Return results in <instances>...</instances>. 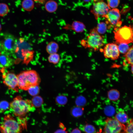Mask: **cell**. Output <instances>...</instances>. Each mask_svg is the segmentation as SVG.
Here are the masks:
<instances>
[{"mask_svg":"<svg viewBox=\"0 0 133 133\" xmlns=\"http://www.w3.org/2000/svg\"><path fill=\"white\" fill-rule=\"evenodd\" d=\"M19 89L27 90L31 87L37 85L40 79L35 70H30L22 72L17 75Z\"/></svg>","mask_w":133,"mask_h":133,"instance_id":"1","label":"cell"},{"mask_svg":"<svg viewBox=\"0 0 133 133\" xmlns=\"http://www.w3.org/2000/svg\"><path fill=\"white\" fill-rule=\"evenodd\" d=\"M10 105V107L14 115L18 117L24 116L28 113L35 109L31 101L23 100L20 96L15 98Z\"/></svg>","mask_w":133,"mask_h":133,"instance_id":"2","label":"cell"},{"mask_svg":"<svg viewBox=\"0 0 133 133\" xmlns=\"http://www.w3.org/2000/svg\"><path fill=\"white\" fill-rule=\"evenodd\" d=\"M81 43L85 47L97 50L103 46L104 41L102 36L95 28L91 30L86 39L82 40Z\"/></svg>","mask_w":133,"mask_h":133,"instance_id":"3","label":"cell"},{"mask_svg":"<svg viewBox=\"0 0 133 133\" xmlns=\"http://www.w3.org/2000/svg\"><path fill=\"white\" fill-rule=\"evenodd\" d=\"M17 41L12 34L8 33L0 34V51L9 55H14Z\"/></svg>","mask_w":133,"mask_h":133,"instance_id":"4","label":"cell"},{"mask_svg":"<svg viewBox=\"0 0 133 133\" xmlns=\"http://www.w3.org/2000/svg\"><path fill=\"white\" fill-rule=\"evenodd\" d=\"M4 121L0 126L1 133H21L23 126L10 115L5 116Z\"/></svg>","mask_w":133,"mask_h":133,"instance_id":"5","label":"cell"},{"mask_svg":"<svg viewBox=\"0 0 133 133\" xmlns=\"http://www.w3.org/2000/svg\"><path fill=\"white\" fill-rule=\"evenodd\" d=\"M115 31L114 38L117 43H133V24L124 26Z\"/></svg>","mask_w":133,"mask_h":133,"instance_id":"6","label":"cell"},{"mask_svg":"<svg viewBox=\"0 0 133 133\" xmlns=\"http://www.w3.org/2000/svg\"><path fill=\"white\" fill-rule=\"evenodd\" d=\"M105 22L110 28L113 27L116 30L121 25V15L119 10L117 8L111 9L104 17Z\"/></svg>","mask_w":133,"mask_h":133,"instance_id":"7","label":"cell"},{"mask_svg":"<svg viewBox=\"0 0 133 133\" xmlns=\"http://www.w3.org/2000/svg\"><path fill=\"white\" fill-rule=\"evenodd\" d=\"M103 133H124L125 126L115 118L108 117L105 120Z\"/></svg>","mask_w":133,"mask_h":133,"instance_id":"8","label":"cell"},{"mask_svg":"<svg viewBox=\"0 0 133 133\" xmlns=\"http://www.w3.org/2000/svg\"><path fill=\"white\" fill-rule=\"evenodd\" d=\"M110 9L107 3L103 0H93L91 12L97 19L100 17H104Z\"/></svg>","mask_w":133,"mask_h":133,"instance_id":"9","label":"cell"},{"mask_svg":"<svg viewBox=\"0 0 133 133\" xmlns=\"http://www.w3.org/2000/svg\"><path fill=\"white\" fill-rule=\"evenodd\" d=\"M1 71L3 73V83L10 89L18 92L19 88L17 76L13 73L5 72L4 69H2Z\"/></svg>","mask_w":133,"mask_h":133,"instance_id":"10","label":"cell"},{"mask_svg":"<svg viewBox=\"0 0 133 133\" xmlns=\"http://www.w3.org/2000/svg\"><path fill=\"white\" fill-rule=\"evenodd\" d=\"M105 57L113 60L117 59L119 56L118 46L116 43H109L106 44L102 50Z\"/></svg>","mask_w":133,"mask_h":133,"instance_id":"11","label":"cell"},{"mask_svg":"<svg viewBox=\"0 0 133 133\" xmlns=\"http://www.w3.org/2000/svg\"><path fill=\"white\" fill-rule=\"evenodd\" d=\"M14 60L8 55L0 52V67L5 69L12 66L14 63Z\"/></svg>","mask_w":133,"mask_h":133,"instance_id":"12","label":"cell"},{"mask_svg":"<svg viewBox=\"0 0 133 133\" xmlns=\"http://www.w3.org/2000/svg\"><path fill=\"white\" fill-rule=\"evenodd\" d=\"M85 28V26L83 23L78 21H73L71 25L67 24L63 27L65 29H72L76 32H82Z\"/></svg>","mask_w":133,"mask_h":133,"instance_id":"13","label":"cell"},{"mask_svg":"<svg viewBox=\"0 0 133 133\" xmlns=\"http://www.w3.org/2000/svg\"><path fill=\"white\" fill-rule=\"evenodd\" d=\"M59 48V45L56 42L52 41L49 43L47 45L46 50L49 54L57 53Z\"/></svg>","mask_w":133,"mask_h":133,"instance_id":"14","label":"cell"},{"mask_svg":"<svg viewBox=\"0 0 133 133\" xmlns=\"http://www.w3.org/2000/svg\"><path fill=\"white\" fill-rule=\"evenodd\" d=\"M58 8L57 3L52 0H50L48 1L45 5L46 10L48 12L52 13L55 12Z\"/></svg>","mask_w":133,"mask_h":133,"instance_id":"15","label":"cell"},{"mask_svg":"<svg viewBox=\"0 0 133 133\" xmlns=\"http://www.w3.org/2000/svg\"><path fill=\"white\" fill-rule=\"evenodd\" d=\"M115 118L119 122L123 124L127 121L128 119L127 114L122 111L118 112L115 115Z\"/></svg>","mask_w":133,"mask_h":133,"instance_id":"16","label":"cell"},{"mask_svg":"<svg viewBox=\"0 0 133 133\" xmlns=\"http://www.w3.org/2000/svg\"><path fill=\"white\" fill-rule=\"evenodd\" d=\"M124 56L125 60L127 64L131 66L133 65V45L130 48Z\"/></svg>","mask_w":133,"mask_h":133,"instance_id":"17","label":"cell"},{"mask_svg":"<svg viewBox=\"0 0 133 133\" xmlns=\"http://www.w3.org/2000/svg\"><path fill=\"white\" fill-rule=\"evenodd\" d=\"M22 6L25 10L30 11L34 7V2L33 0H23L22 3Z\"/></svg>","mask_w":133,"mask_h":133,"instance_id":"18","label":"cell"},{"mask_svg":"<svg viewBox=\"0 0 133 133\" xmlns=\"http://www.w3.org/2000/svg\"><path fill=\"white\" fill-rule=\"evenodd\" d=\"M120 93L118 91L112 89L109 91L108 93V99L111 100L115 101L117 100L120 97Z\"/></svg>","mask_w":133,"mask_h":133,"instance_id":"19","label":"cell"},{"mask_svg":"<svg viewBox=\"0 0 133 133\" xmlns=\"http://www.w3.org/2000/svg\"><path fill=\"white\" fill-rule=\"evenodd\" d=\"M49 62L54 64H56L58 63L60 60V56L57 53L50 54L48 58Z\"/></svg>","mask_w":133,"mask_h":133,"instance_id":"20","label":"cell"},{"mask_svg":"<svg viewBox=\"0 0 133 133\" xmlns=\"http://www.w3.org/2000/svg\"><path fill=\"white\" fill-rule=\"evenodd\" d=\"M107 25L106 22H101L98 24L96 28L97 32L100 34L104 33L106 31L108 27Z\"/></svg>","mask_w":133,"mask_h":133,"instance_id":"21","label":"cell"},{"mask_svg":"<svg viewBox=\"0 0 133 133\" xmlns=\"http://www.w3.org/2000/svg\"><path fill=\"white\" fill-rule=\"evenodd\" d=\"M31 101L34 106L36 107H40L43 102L42 98L40 96H36L33 98Z\"/></svg>","mask_w":133,"mask_h":133,"instance_id":"22","label":"cell"},{"mask_svg":"<svg viewBox=\"0 0 133 133\" xmlns=\"http://www.w3.org/2000/svg\"><path fill=\"white\" fill-rule=\"evenodd\" d=\"M83 130L86 133H96V129L92 125L86 124L84 125L82 128Z\"/></svg>","mask_w":133,"mask_h":133,"instance_id":"23","label":"cell"},{"mask_svg":"<svg viewBox=\"0 0 133 133\" xmlns=\"http://www.w3.org/2000/svg\"><path fill=\"white\" fill-rule=\"evenodd\" d=\"M9 10L8 5L4 3H0V16H3L8 13Z\"/></svg>","mask_w":133,"mask_h":133,"instance_id":"24","label":"cell"},{"mask_svg":"<svg viewBox=\"0 0 133 133\" xmlns=\"http://www.w3.org/2000/svg\"><path fill=\"white\" fill-rule=\"evenodd\" d=\"M71 113L73 116L77 117L81 116L83 114V110L79 107H75L71 110Z\"/></svg>","mask_w":133,"mask_h":133,"instance_id":"25","label":"cell"},{"mask_svg":"<svg viewBox=\"0 0 133 133\" xmlns=\"http://www.w3.org/2000/svg\"><path fill=\"white\" fill-rule=\"evenodd\" d=\"M117 45L120 53L125 54L127 52L130 48L128 44L120 43Z\"/></svg>","mask_w":133,"mask_h":133,"instance_id":"26","label":"cell"},{"mask_svg":"<svg viewBox=\"0 0 133 133\" xmlns=\"http://www.w3.org/2000/svg\"><path fill=\"white\" fill-rule=\"evenodd\" d=\"M29 94L32 96H36L39 93L40 89L38 85L30 87L28 90Z\"/></svg>","mask_w":133,"mask_h":133,"instance_id":"27","label":"cell"},{"mask_svg":"<svg viewBox=\"0 0 133 133\" xmlns=\"http://www.w3.org/2000/svg\"><path fill=\"white\" fill-rule=\"evenodd\" d=\"M56 101L59 105H61L66 104L67 101V97L63 95L58 96L56 98Z\"/></svg>","mask_w":133,"mask_h":133,"instance_id":"28","label":"cell"},{"mask_svg":"<svg viewBox=\"0 0 133 133\" xmlns=\"http://www.w3.org/2000/svg\"><path fill=\"white\" fill-rule=\"evenodd\" d=\"M124 133H133V119H131L127 122Z\"/></svg>","mask_w":133,"mask_h":133,"instance_id":"29","label":"cell"},{"mask_svg":"<svg viewBox=\"0 0 133 133\" xmlns=\"http://www.w3.org/2000/svg\"><path fill=\"white\" fill-rule=\"evenodd\" d=\"M10 104L9 103L5 100L0 102V113H3L9 108Z\"/></svg>","mask_w":133,"mask_h":133,"instance_id":"30","label":"cell"},{"mask_svg":"<svg viewBox=\"0 0 133 133\" xmlns=\"http://www.w3.org/2000/svg\"><path fill=\"white\" fill-rule=\"evenodd\" d=\"M120 0H107V3L110 9L116 8L119 5Z\"/></svg>","mask_w":133,"mask_h":133,"instance_id":"31","label":"cell"},{"mask_svg":"<svg viewBox=\"0 0 133 133\" xmlns=\"http://www.w3.org/2000/svg\"><path fill=\"white\" fill-rule=\"evenodd\" d=\"M85 100L84 99H83V98H78L76 100V103L77 104L80 105H83L85 103Z\"/></svg>","mask_w":133,"mask_h":133,"instance_id":"32","label":"cell"},{"mask_svg":"<svg viewBox=\"0 0 133 133\" xmlns=\"http://www.w3.org/2000/svg\"><path fill=\"white\" fill-rule=\"evenodd\" d=\"M54 133H67L65 128L59 129L56 130Z\"/></svg>","mask_w":133,"mask_h":133,"instance_id":"33","label":"cell"},{"mask_svg":"<svg viewBox=\"0 0 133 133\" xmlns=\"http://www.w3.org/2000/svg\"><path fill=\"white\" fill-rule=\"evenodd\" d=\"M70 133H81V132L78 128H76L73 130Z\"/></svg>","mask_w":133,"mask_h":133,"instance_id":"34","label":"cell"},{"mask_svg":"<svg viewBox=\"0 0 133 133\" xmlns=\"http://www.w3.org/2000/svg\"><path fill=\"white\" fill-rule=\"evenodd\" d=\"M45 0H34L35 1H37L41 3L43 2Z\"/></svg>","mask_w":133,"mask_h":133,"instance_id":"35","label":"cell"},{"mask_svg":"<svg viewBox=\"0 0 133 133\" xmlns=\"http://www.w3.org/2000/svg\"><path fill=\"white\" fill-rule=\"evenodd\" d=\"M85 2L87 3L90 2L91 0H83Z\"/></svg>","mask_w":133,"mask_h":133,"instance_id":"36","label":"cell"},{"mask_svg":"<svg viewBox=\"0 0 133 133\" xmlns=\"http://www.w3.org/2000/svg\"><path fill=\"white\" fill-rule=\"evenodd\" d=\"M131 72H132V73L133 74V65H131Z\"/></svg>","mask_w":133,"mask_h":133,"instance_id":"37","label":"cell"},{"mask_svg":"<svg viewBox=\"0 0 133 133\" xmlns=\"http://www.w3.org/2000/svg\"><path fill=\"white\" fill-rule=\"evenodd\" d=\"M1 25L0 24V31L1 30Z\"/></svg>","mask_w":133,"mask_h":133,"instance_id":"38","label":"cell"}]
</instances>
